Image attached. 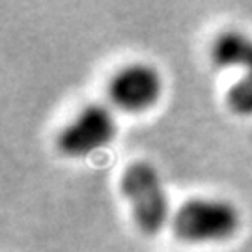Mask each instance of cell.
Masks as SVG:
<instances>
[{
  "mask_svg": "<svg viewBox=\"0 0 252 252\" xmlns=\"http://www.w3.org/2000/svg\"><path fill=\"white\" fill-rule=\"evenodd\" d=\"M120 190L140 232L153 235L161 232L170 217L166 190L155 166L146 161H135L122 172Z\"/></svg>",
  "mask_w": 252,
  "mask_h": 252,
  "instance_id": "obj_1",
  "label": "cell"
},
{
  "mask_svg": "<svg viewBox=\"0 0 252 252\" xmlns=\"http://www.w3.org/2000/svg\"><path fill=\"white\" fill-rule=\"evenodd\" d=\"M239 228L237 207L222 198H190L172 215V230L185 243L226 241Z\"/></svg>",
  "mask_w": 252,
  "mask_h": 252,
  "instance_id": "obj_2",
  "label": "cell"
},
{
  "mask_svg": "<svg viewBox=\"0 0 252 252\" xmlns=\"http://www.w3.org/2000/svg\"><path fill=\"white\" fill-rule=\"evenodd\" d=\"M114 135L116 120L110 108L92 103L82 108L56 135V148L67 157H86L105 148Z\"/></svg>",
  "mask_w": 252,
  "mask_h": 252,
  "instance_id": "obj_3",
  "label": "cell"
},
{
  "mask_svg": "<svg viewBox=\"0 0 252 252\" xmlns=\"http://www.w3.org/2000/svg\"><path fill=\"white\" fill-rule=\"evenodd\" d=\"M162 79L159 71L144 62L129 63L114 73L108 82V97L124 112H144L161 97Z\"/></svg>",
  "mask_w": 252,
  "mask_h": 252,
  "instance_id": "obj_4",
  "label": "cell"
},
{
  "mask_svg": "<svg viewBox=\"0 0 252 252\" xmlns=\"http://www.w3.org/2000/svg\"><path fill=\"white\" fill-rule=\"evenodd\" d=\"M211 60L222 69L241 67L252 73V37L241 30H224L211 43Z\"/></svg>",
  "mask_w": 252,
  "mask_h": 252,
  "instance_id": "obj_5",
  "label": "cell"
},
{
  "mask_svg": "<svg viewBox=\"0 0 252 252\" xmlns=\"http://www.w3.org/2000/svg\"><path fill=\"white\" fill-rule=\"evenodd\" d=\"M226 105L237 116H252V73L237 77L226 92Z\"/></svg>",
  "mask_w": 252,
  "mask_h": 252,
  "instance_id": "obj_6",
  "label": "cell"
}]
</instances>
